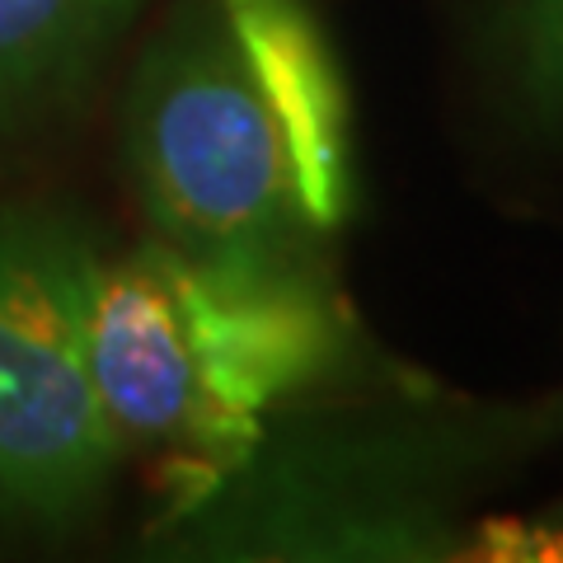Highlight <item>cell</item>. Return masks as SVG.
<instances>
[{"mask_svg":"<svg viewBox=\"0 0 563 563\" xmlns=\"http://www.w3.org/2000/svg\"><path fill=\"white\" fill-rule=\"evenodd\" d=\"M563 432V399L413 395L263 428L258 446L155 526L165 559H465V512Z\"/></svg>","mask_w":563,"mask_h":563,"instance_id":"1","label":"cell"},{"mask_svg":"<svg viewBox=\"0 0 563 563\" xmlns=\"http://www.w3.org/2000/svg\"><path fill=\"white\" fill-rule=\"evenodd\" d=\"M141 207L188 254H301L314 235L263 95L217 0H184L122 103Z\"/></svg>","mask_w":563,"mask_h":563,"instance_id":"2","label":"cell"},{"mask_svg":"<svg viewBox=\"0 0 563 563\" xmlns=\"http://www.w3.org/2000/svg\"><path fill=\"white\" fill-rule=\"evenodd\" d=\"M99 258L66 211H0V503L33 521L80 517L128 455L90 376Z\"/></svg>","mask_w":563,"mask_h":563,"instance_id":"3","label":"cell"},{"mask_svg":"<svg viewBox=\"0 0 563 563\" xmlns=\"http://www.w3.org/2000/svg\"><path fill=\"white\" fill-rule=\"evenodd\" d=\"M165 263L207 404L244 451L277 413L352 366V320L306 250L188 254L165 244Z\"/></svg>","mask_w":563,"mask_h":563,"instance_id":"4","label":"cell"},{"mask_svg":"<svg viewBox=\"0 0 563 563\" xmlns=\"http://www.w3.org/2000/svg\"><path fill=\"white\" fill-rule=\"evenodd\" d=\"M90 376L122 451H161L174 503L198 498L244 455L207 404L165 244L99 258L90 287Z\"/></svg>","mask_w":563,"mask_h":563,"instance_id":"5","label":"cell"},{"mask_svg":"<svg viewBox=\"0 0 563 563\" xmlns=\"http://www.w3.org/2000/svg\"><path fill=\"white\" fill-rule=\"evenodd\" d=\"M225 29L263 95L314 235L352 211V99L320 20L301 0H217Z\"/></svg>","mask_w":563,"mask_h":563,"instance_id":"6","label":"cell"},{"mask_svg":"<svg viewBox=\"0 0 563 563\" xmlns=\"http://www.w3.org/2000/svg\"><path fill=\"white\" fill-rule=\"evenodd\" d=\"M146 0H0V141L76 103Z\"/></svg>","mask_w":563,"mask_h":563,"instance_id":"7","label":"cell"},{"mask_svg":"<svg viewBox=\"0 0 563 563\" xmlns=\"http://www.w3.org/2000/svg\"><path fill=\"white\" fill-rule=\"evenodd\" d=\"M470 62L507 128L563 146V0H479Z\"/></svg>","mask_w":563,"mask_h":563,"instance_id":"8","label":"cell"}]
</instances>
